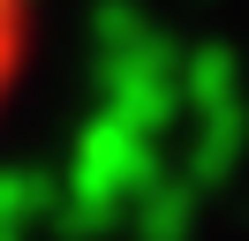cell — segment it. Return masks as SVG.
I'll return each mask as SVG.
<instances>
[{"mask_svg":"<svg viewBox=\"0 0 249 241\" xmlns=\"http://www.w3.org/2000/svg\"><path fill=\"white\" fill-rule=\"evenodd\" d=\"M23 45H31V0H0V105H8V90H16Z\"/></svg>","mask_w":249,"mask_h":241,"instance_id":"6da1fadb","label":"cell"}]
</instances>
